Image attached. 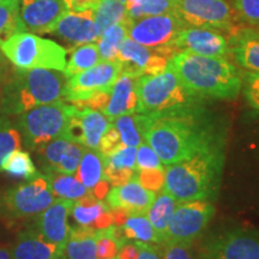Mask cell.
Segmentation results:
<instances>
[{
    "label": "cell",
    "mask_w": 259,
    "mask_h": 259,
    "mask_svg": "<svg viewBox=\"0 0 259 259\" xmlns=\"http://www.w3.org/2000/svg\"><path fill=\"white\" fill-rule=\"evenodd\" d=\"M142 139L153 148L163 166L200 151L225 148L223 127L198 103L158 113H135Z\"/></svg>",
    "instance_id": "cell-1"
},
{
    "label": "cell",
    "mask_w": 259,
    "mask_h": 259,
    "mask_svg": "<svg viewBox=\"0 0 259 259\" xmlns=\"http://www.w3.org/2000/svg\"><path fill=\"white\" fill-rule=\"evenodd\" d=\"M178 78L198 99L234 100L242 87L241 74L226 58L179 52L168 63Z\"/></svg>",
    "instance_id": "cell-2"
},
{
    "label": "cell",
    "mask_w": 259,
    "mask_h": 259,
    "mask_svg": "<svg viewBox=\"0 0 259 259\" xmlns=\"http://www.w3.org/2000/svg\"><path fill=\"white\" fill-rule=\"evenodd\" d=\"M225 148L200 151L164 168L163 189L178 202L206 200L218 197L221 185Z\"/></svg>",
    "instance_id": "cell-3"
},
{
    "label": "cell",
    "mask_w": 259,
    "mask_h": 259,
    "mask_svg": "<svg viewBox=\"0 0 259 259\" xmlns=\"http://www.w3.org/2000/svg\"><path fill=\"white\" fill-rule=\"evenodd\" d=\"M67 80L64 71L17 69L3 89L0 112L9 116L18 115L34 107L61 101Z\"/></svg>",
    "instance_id": "cell-4"
},
{
    "label": "cell",
    "mask_w": 259,
    "mask_h": 259,
    "mask_svg": "<svg viewBox=\"0 0 259 259\" xmlns=\"http://www.w3.org/2000/svg\"><path fill=\"white\" fill-rule=\"evenodd\" d=\"M76 106L57 101L34 107L17 115V127L25 148L38 151L53 139L64 137Z\"/></svg>",
    "instance_id": "cell-5"
},
{
    "label": "cell",
    "mask_w": 259,
    "mask_h": 259,
    "mask_svg": "<svg viewBox=\"0 0 259 259\" xmlns=\"http://www.w3.org/2000/svg\"><path fill=\"white\" fill-rule=\"evenodd\" d=\"M6 59L19 70L50 69L64 71L67 52L57 42L29 32H17L0 45Z\"/></svg>",
    "instance_id": "cell-6"
},
{
    "label": "cell",
    "mask_w": 259,
    "mask_h": 259,
    "mask_svg": "<svg viewBox=\"0 0 259 259\" xmlns=\"http://www.w3.org/2000/svg\"><path fill=\"white\" fill-rule=\"evenodd\" d=\"M137 95L138 113L143 114L164 112L200 101L183 85L169 66L161 73L139 77Z\"/></svg>",
    "instance_id": "cell-7"
},
{
    "label": "cell",
    "mask_w": 259,
    "mask_h": 259,
    "mask_svg": "<svg viewBox=\"0 0 259 259\" xmlns=\"http://www.w3.org/2000/svg\"><path fill=\"white\" fill-rule=\"evenodd\" d=\"M174 14L190 27L220 29L228 35L241 22L227 0H177Z\"/></svg>",
    "instance_id": "cell-8"
},
{
    "label": "cell",
    "mask_w": 259,
    "mask_h": 259,
    "mask_svg": "<svg viewBox=\"0 0 259 259\" xmlns=\"http://www.w3.org/2000/svg\"><path fill=\"white\" fill-rule=\"evenodd\" d=\"M56 197L52 192L48 180L38 174L28 183L10 189L4 196V208L11 219L23 220L36 218L46 210Z\"/></svg>",
    "instance_id": "cell-9"
},
{
    "label": "cell",
    "mask_w": 259,
    "mask_h": 259,
    "mask_svg": "<svg viewBox=\"0 0 259 259\" xmlns=\"http://www.w3.org/2000/svg\"><path fill=\"white\" fill-rule=\"evenodd\" d=\"M215 213V206L206 200L178 202L168 225L164 242L190 244L198 238ZM163 242V244H164Z\"/></svg>",
    "instance_id": "cell-10"
},
{
    "label": "cell",
    "mask_w": 259,
    "mask_h": 259,
    "mask_svg": "<svg viewBox=\"0 0 259 259\" xmlns=\"http://www.w3.org/2000/svg\"><path fill=\"white\" fill-rule=\"evenodd\" d=\"M187 24L174 12L131 21L127 37L150 48L169 47Z\"/></svg>",
    "instance_id": "cell-11"
},
{
    "label": "cell",
    "mask_w": 259,
    "mask_h": 259,
    "mask_svg": "<svg viewBox=\"0 0 259 259\" xmlns=\"http://www.w3.org/2000/svg\"><path fill=\"white\" fill-rule=\"evenodd\" d=\"M121 71L122 66L119 60L100 61L90 69L69 77L64 100L78 105L95 93L111 88Z\"/></svg>",
    "instance_id": "cell-12"
},
{
    "label": "cell",
    "mask_w": 259,
    "mask_h": 259,
    "mask_svg": "<svg viewBox=\"0 0 259 259\" xmlns=\"http://www.w3.org/2000/svg\"><path fill=\"white\" fill-rule=\"evenodd\" d=\"M171 47L179 52H190L205 57L225 58L231 54L228 32L212 28L190 27L179 32Z\"/></svg>",
    "instance_id": "cell-13"
},
{
    "label": "cell",
    "mask_w": 259,
    "mask_h": 259,
    "mask_svg": "<svg viewBox=\"0 0 259 259\" xmlns=\"http://www.w3.org/2000/svg\"><path fill=\"white\" fill-rule=\"evenodd\" d=\"M122 71L136 77L157 74L167 69L169 58L162 48L142 46L131 38H125L118 53Z\"/></svg>",
    "instance_id": "cell-14"
},
{
    "label": "cell",
    "mask_w": 259,
    "mask_h": 259,
    "mask_svg": "<svg viewBox=\"0 0 259 259\" xmlns=\"http://www.w3.org/2000/svg\"><path fill=\"white\" fill-rule=\"evenodd\" d=\"M109 126L111 121L101 112L76 106V111L71 116L65 138L88 149L99 150L100 141Z\"/></svg>",
    "instance_id": "cell-15"
},
{
    "label": "cell",
    "mask_w": 259,
    "mask_h": 259,
    "mask_svg": "<svg viewBox=\"0 0 259 259\" xmlns=\"http://www.w3.org/2000/svg\"><path fill=\"white\" fill-rule=\"evenodd\" d=\"M67 11L63 0H21V30L52 32L59 18Z\"/></svg>",
    "instance_id": "cell-16"
},
{
    "label": "cell",
    "mask_w": 259,
    "mask_h": 259,
    "mask_svg": "<svg viewBox=\"0 0 259 259\" xmlns=\"http://www.w3.org/2000/svg\"><path fill=\"white\" fill-rule=\"evenodd\" d=\"M208 259H259V234L242 229L226 233L209 245Z\"/></svg>",
    "instance_id": "cell-17"
},
{
    "label": "cell",
    "mask_w": 259,
    "mask_h": 259,
    "mask_svg": "<svg viewBox=\"0 0 259 259\" xmlns=\"http://www.w3.org/2000/svg\"><path fill=\"white\" fill-rule=\"evenodd\" d=\"M73 203L74 200L56 198L46 210L36 216L34 228L46 240L65 248L71 232L69 216Z\"/></svg>",
    "instance_id": "cell-18"
},
{
    "label": "cell",
    "mask_w": 259,
    "mask_h": 259,
    "mask_svg": "<svg viewBox=\"0 0 259 259\" xmlns=\"http://www.w3.org/2000/svg\"><path fill=\"white\" fill-rule=\"evenodd\" d=\"M52 32L78 46L97 41L99 35L95 28L94 10H84V11L67 10L52 29Z\"/></svg>",
    "instance_id": "cell-19"
},
{
    "label": "cell",
    "mask_w": 259,
    "mask_h": 259,
    "mask_svg": "<svg viewBox=\"0 0 259 259\" xmlns=\"http://www.w3.org/2000/svg\"><path fill=\"white\" fill-rule=\"evenodd\" d=\"M139 77L121 72L111 87L109 99L105 109L101 112L109 121L126 114L138 113L137 83Z\"/></svg>",
    "instance_id": "cell-20"
},
{
    "label": "cell",
    "mask_w": 259,
    "mask_h": 259,
    "mask_svg": "<svg viewBox=\"0 0 259 259\" xmlns=\"http://www.w3.org/2000/svg\"><path fill=\"white\" fill-rule=\"evenodd\" d=\"M156 193L142 186L137 178L120 186H114L107 193L106 203L111 209L122 208L130 212L147 213Z\"/></svg>",
    "instance_id": "cell-21"
},
{
    "label": "cell",
    "mask_w": 259,
    "mask_h": 259,
    "mask_svg": "<svg viewBox=\"0 0 259 259\" xmlns=\"http://www.w3.org/2000/svg\"><path fill=\"white\" fill-rule=\"evenodd\" d=\"M231 54L248 72H259V29L239 24L229 32Z\"/></svg>",
    "instance_id": "cell-22"
},
{
    "label": "cell",
    "mask_w": 259,
    "mask_h": 259,
    "mask_svg": "<svg viewBox=\"0 0 259 259\" xmlns=\"http://www.w3.org/2000/svg\"><path fill=\"white\" fill-rule=\"evenodd\" d=\"M10 248L14 259H51L64 253V247L46 240L35 228L19 233Z\"/></svg>",
    "instance_id": "cell-23"
},
{
    "label": "cell",
    "mask_w": 259,
    "mask_h": 259,
    "mask_svg": "<svg viewBox=\"0 0 259 259\" xmlns=\"http://www.w3.org/2000/svg\"><path fill=\"white\" fill-rule=\"evenodd\" d=\"M71 215L79 226L90 227L93 229H105L113 225L111 208L101 199H97L92 193L74 200Z\"/></svg>",
    "instance_id": "cell-24"
},
{
    "label": "cell",
    "mask_w": 259,
    "mask_h": 259,
    "mask_svg": "<svg viewBox=\"0 0 259 259\" xmlns=\"http://www.w3.org/2000/svg\"><path fill=\"white\" fill-rule=\"evenodd\" d=\"M100 231V229H99ZM99 231L90 227L78 226L72 228L64 248L67 259H96V242Z\"/></svg>",
    "instance_id": "cell-25"
},
{
    "label": "cell",
    "mask_w": 259,
    "mask_h": 259,
    "mask_svg": "<svg viewBox=\"0 0 259 259\" xmlns=\"http://www.w3.org/2000/svg\"><path fill=\"white\" fill-rule=\"evenodd\" d=\"M177 204L178 200L170 193H168L164 189L160 190L155 196L154 202L147 212L149 221H150L162 244L164 242L168 225H169L171 215L177 208Z\"/></svg>",
    "instance_id": "cell-26"
},
{
    "label": "cell",
    "mask_w": 259,
    "mask_h": 259,
    "mask_svg": "<svg viewBox=\"0 0 259 259\" xmlns=\"http://www.w3.org/2000/svg\"><path fill=\"white\" fill-rule=\"evenodd\" d=\"M44 176L48 180L54 197L58 198L77 200L92 193V191L87 189L76 177L71 174L60 173L56 169H45Z\"/></svg>",
    "instance_id": "cell-27"
},
{
    "label": "cell",
    "mask_w": 259,
    "mask_h": 259,
    "mask_svg": "<svg viewBox=\"0 0 259 259\" xmlns=\"http://www.w3.org/2000/svg\"><path fill=\"white\" fill-rule=\"evenodd\" d=\"M120 231L126 240L145 244H162L149 221L147 213L130 212L127 220L120 226Z\"/></svg>",
    "instance_id": "cell-28"
},
{
    "label": "cell",
    "mask_w": 259,
    "mask_h": 259,
    "mask_svg": "<svg viewBox=\"0 0 259 259\" xmlns=\"http://www.w3.org/2000/svg\"><path fill=\"white\" fill-rule=\"evenodd\" d=\"M130 23H131L130 19H125L120 23H116L107 28L97 38V47H99L101 61L118 59L119 50H120L125 38H127Z\"/></svg>",
    "instance_id": "cell-29"
},
{
    "label": "cell",
    "mask_w": 259,
    "mask_h": 259,
    "mask_svg": "<svg viewBox=\"0 0 259 259\" xmlns=\"http://www.w3.org/2000/svg\"><path fill=\"white\" fill-rule=\"evenodd\" d=\"M103 167V155L99 150L85 148L79 166L77 168L76 178L87 189L92 191L100 181L105 179Z\"/></svg>",
    "instance_id": "cell-30"
},
{
    "label": "cell",
    "mask_w": 259,
    "mask_h": 259,
    "mask_svg": "<svg viewBox=\"0 0 259 259\" xmlns=\"http://www.w3.org/2000/svg\"><path fill=\"white\" fill-rule=\"evenodd\" d=\"M94 19L97 35H101L107 28L127 19L124 0H100L94 10Z\"/></svg>",
    "instance_id": "cell-31"
},
{
    "label": "cell",
    "mask_w": 259,
    "mask_h": 259,
    "mask_svg": "<svg viewBox=\"0 0 259 259\" xmlns=\"http://www.w3.org/2000/svg\"><path fill=\"white\" fill-rule=\"evenodd\" d=\"M100 61H101V58H100L99 47L96 44L92 42V44L79 45L71 51L70 60L69 63H66L64 72L67 77H72L82 71L90 69Z\"/></svg>",
    "instance_id": "cell-32"
},
{
    "label": "cell",
    "mask_w": 259,
    "mask_h": 259,
    "mask_svg": "<svg viewBox=\"0 0 259 259\" xmlns=\"http://www.w3.org/2000/svg\"><path fill=\"white\" fill-rule=\"evenodd\" d=\"M2 169L9 173L11 177L22 178V179L25 180L34 179L40 174L29 153L21 150V149L12 151L5 158L2 164Z\"/></svg>",
    "instance_id": "cell-33"
},
{
    "label": "cell",
    "mask_w": 259,
    "mask_h": 259,
    "mask_svg": "<svg viewBox=\"0 0 259 259\" xmlns=\"http://www.w3.org/2000/svg\"><path fill=\"white\" fill-rule=\"evenodd\" d=\"M19 31V0H0V45Z\"/></svg>",
    "instance_id": "cell-34"
},
{
    "label": "cell",
    "mask_w": 259,
    "mask_h": 259,
    "mask_svg": "<svg viewBox=\"0 0 259 259\" xmlns=\"http://www.w3.org/2000/svg\"><path fill=\"white\" fill-rule=\"evenodd\" d=\"M22 136L14 122L9 119V115L0 112V169L6 157L12 151L21 149Z\"/></svg>",
    "instance_id": "cell-35"
},
{
    "label": "cell",
    "mask_w": 259,
    "mask_h": 259,
    "mask_svg": "<svg viewBox=\"0 0 259 259\" xmlns=\"http://www.w3.org/2000/svg\"><path fill=\"white\" fill-rule=\"evenodd\" d=\"M177 0H139L126 9V17L135 21L147 16H157L174 12Z\"/></svg>",
    "instance_id": "cell-36"
},
{
    "label": "cell",
    "mask_w": 259,
    "mask_h": 259,
    "mask_svg": "<svg viewBox=\"0 0 259 259\" xmlns=\"http://www.w3.org/2000/svg\"><path fill=\"white\" fill-rule=\"evenodd\" d=\"M111 122L116 128V131L119 132L122 144L126 145V147L137 148L143 142L137 125H136L134 114L121 115Z\"/></svg>",
    "instance_id": "cell-37"
},
{
    "label": "cell",
    "mask_w": 259,
    "mask_h": 259,
    "mask_svg": "<svg viewBox=\"0 0 259 259\" xmlns=\"http://www.w3.org/2000/svg\"><path fill=\"white\" fill-rule=\"evenodd\" d=\"M69 139L59 137L53 139L50 143L45 145L41 150H38L37 153H40L42 163H44L45 169H56L59 166V162L63 157L65 151H66L67 147L70 144Z\"/></svg>",
    "instance_id": "cell-38"
},
{
    "label": "cell",
    "mask_w": 259,
    "mask_h": 259,
    "mask_svg": "<svg viewBox=\"0 0 259 259\" xmlns=\"http://www.w3.org/2000/svg\"><path fill=\"white\" fill-rule=\"evenodd\" d=\"M136 153H137V148L122 145L115 153L108 155V156H103V166L114 168V169L130 168V169L137 170V168H136Z\"/></svg>",
    "instance_id": "cell-39"
},
{
    "label": "cell",
    "mask_w": 259,
    "mask_h": 259,
    "mask_svg": "<svg viewBox=\"0 0 259 259\" xmlns=\"http://www.w3.org/2000/svg\"><path fill=\"white\" fill-rule=\"evenodd\" d=\"M84 149H85V147H83V145L74 143V142H70L69 147H67L66 151H65L63 157H61L57 170L60 171V173L73 176L79 166L80 160H82Z\"/></svg>",
    "instance_id": "cell-40"
},
{
    "label": "cell",
    "mask_w": 259,
    "mask_h": 259,
    "mask_svg": "<svg viewBox=\"0 0 259 259\" xmlns=\"http://www.w3.org/2000/svg\"><path fill=\"white\" fill-rule=\"evenodd\" d=\"M136 168L137 170L153 169V168H164L157 154L153 150V148L147 142H142L138 145L137 153H136Z\"/></svg>",
    "instance_id": "cell-41"
},
{
    "label": "cell",
    "mask_w": 259,
    "mask_h": 259,
    "mask_svg": "<svg viewBox=\"0 0 259 259\" xmlns=\"http://www.w3.org/2000/svg\"><path fill=\"white\" fill-rule=\"evenodd\" d=\"M136 178L142 186L156 193L164 185V168H153L136 171Z\"/></svg>",
    "instance_id": "cell-42"
},
{
    "label": "cell",
    "mask_w": 259,
    "mask_h": 259,
    "mask_svg": "<svg viewBox=\"0 0 259 259\" xmlns=\"http://www.w3.org/2000/svg\"><path fill=\"white\" fill-rule=\"evenodd\" d=\"M234 10L242 22L259 25V0H234Z\"/></svg>",
    "instance_id": "cell-43"
},
{
    "label": "cell",
    "mask_w": 259,
    "mask_h": 259,
    "mask_svg": "<svg viewBox=\"0 0 259 259\" xmlns=\"http://www.w3.org/2000/svg\"><path fill=\"white\" fill-rule=\"evenodd\" d=\"M121 137L119 135V132L116 131V128L113 126L111 122V126L107 128L105 135L102 136L101 141H100L99 145V151L101 153L103 156H108V155H112L115 153L119 148L122 147Z\"/></svg>",
    "instance_id": "cell-44"
},
{
    "label": "cell",
    "mask_w": 259,
    "mask_h": 259,
    "mask_svg": "<svg viewBox=\"0 0 259 259\" xmlns=\"http://www.w3.org/2000/svg\"><path fill=\"white\" fill-rule=\"evenodd\" d=\"M246 100L252 108L259 109V72H248L245 77Z\"/></svg>",
    "instance_id": "cell-45"
},
{
    "label": "cell",
    "mask_w": 259,
    "mask_h": 259,
    "mask_svg": "<svg viewBox=\"0 0 259 259\" xmlns=\"http://www.w3.org/2000/svg\"><path fill=\"white\" fill-rule=\"evenodd\" d=\"M135 169L130 168H120V169H114V168L103 167V177L113 186H120L128 183L130 180L134 179L136 176Z\"/></svg>",
    "instance_id": "cell-46"
},
{
    "label": "cell",
    "mask_w": 259,
    "mask_h": 259,
    "mask_svg": "<svg viewBox=\"0 0 259 259\" xmlns=\"http://www.w3.org/2000/svg\"><path fill=\"white\" fill-rule=\"evenodd\" d=\"M164 253L162 259H194L190 250V244L183 242H164Z\"/></svg>",
    "instance_id": "cell-47"
},
{
    "label": "cell",
    "mask_w": 259,
    "mask_h": 259,
    "mask_svg": "<svg viewBox=\"0 0 259 259\" xmlns=\"http://www.w3.org/2000/svg\"><path fill=\"white\" fill-rule=\"evenodd\" d=\"M70 11H84V10H95L100 0H63Z\"/></svg>",
    "instance_id": "cell-48"
},
{
    "label": "cell",
    "mask_w": 259,
    "mask_h": 259,
    "mask_svg": "<svg viewBox=\"0 0 259 259\" xmlns=\"http://www.w3.org/2000/svg\"><path fill=\"white\" fill-rule=\"evenodd\" d=\"M139 247V255L137 259H162L160 251L155 244H145V242H136Z\"/></svg>",
    "instance_id": "cell-49"
},
{
    "label": "cell",
    "mask_w": 259,
    "mask_h": 259,
    "mask_svg": "<svg viewBox=\"0 0 259 259\" xmlns=\"http://www.w3.org/2000/svg\"><path fill=\"white\" fill-rule=\"evenodd\" d=\"M139 255V247L136 242H125L124 245L120 246L116 259H137Z\"/></svg>",
    "instance_id": "cell-50"
},
{
    "label": "cell",
    "mask_w": 259,
    "mask_h": 259,
    "mask_svg": "<svg viewBox=\"0 0 259 259\" xmlns=\"http://www.w3.org/2000/svg\"><path fill=\"white\" fill-rule=\"evenodd\" d=\"M130 215V211L122 208H114L111 209V216H112V222L114 226H122L127 220Z\"/></svg>",
    "instance_id": "cell-51"
},
{
    "label": "cell",
    "mask_w": 259,
    "mask_h": 259,
    "mask_svg": "<svg viewBox=\"0 0 259 259\" xmlns=\"http://www.w3.org/2000/svg\"><path fill=\"white\" fill-rule=\"evenodd\" d=\"M109 192V183L106 179L100 181L97 185L92 190V194L94 197H96L97 199H103L106 198L107 193Z\"/></svg>",
    "instance_id": "cell-52"
},
{
    "label": "cell",
    "mask_w": 259,
    "mask_h": 259,
    "mask_svg": "<svg viewBox=\"0 0 259 259\" xmlns=\"http://www.w3.org/2000/svg\"><path fill=\"white\" fill-rule=\"evenodd\" d=\"M9 74L8 70V60H6V57L3 54V52L0 51V87L4 83Z\"/></svg>",
    "instance_id": "cell-53"
},
{
    "label": "cell",
    "mask_w": 259,
    "mask_h": 259,
    "mask_svg": "<svg viewBox=\"0 0 259 259\" xmlns=\"http://www.w3.org/2000/svg\"><path fill=\"white\" fill-rule=\"evenodd\" d=\"M0 259H14L12 258L11 248L9 246L0 245Z\"/></svg>",
    "instance_id": "cell-54"
},
{
    "label": "cell",
    "mask_w": 259,
    "mask_h": 259,
    "mask_svg": "<svg viewBox=\"0 0 259 259\" xmlns=\"http://www.w3.org/2000/svg\"><path fill=\"white\" fill-rule=\"evenodd\" d=\"M51 259H67V258H66V255H65V254L63 253V254H60V255H57V257H54V258H51Z\"/></svg>",
    "instance_id": "cell-55"
},
{
    "label": "cell",
    "mask_w": 259,
    "mask_h": 259,
    "mask_svg": "<svg viewBox=\"0 0 259 259\" xmlns=\"http://www.w3.org/2000/svg\"><path fill=\"white\" fill-rule=\"evenodd\" d=\"M0 100H2V92H0Z\"/></svg>",
    "instance_id": "cell-56"
},
{
    "label": "cell",
    "mask_w": 259,
    "mask_h": 259,
    "mask_svg": "<svg viewBox=\"0 0 259 259\" xmlns=\"http://www.w3.org/2000/svg\"><path fill=\"white\" fill-rule=\"evenodd\" d=\"M113 259H116V258H113Z\"/></svg>",
    "instance_id": "cell-57"
}]
</instances>
